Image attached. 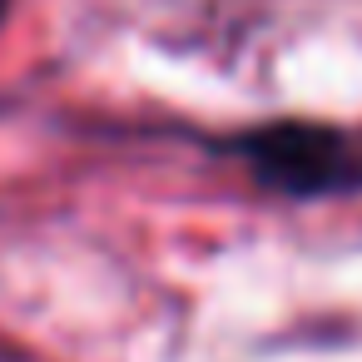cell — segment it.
<instances>
[{
  "mask_svg": "<svg viewBox=\"0 0 362 362\" xmlns=\"http://www.w3.org/2000/svg\"><path fill=\"white\" fill-rule=\"evenodd\" d=\"M258 184L288 199L342 194L362 184V139L332 124H263L228 144Z\"/></svg>",
  "mask_w": 362,
  "mask_h": 362,
  "instance_id": "1",
  "label": "cell"
},
{
  "mask_svg": "<svg viewBox=\"0 0 362 362\" xmlns=\"http://www.w3.org/2000/svg\"><path fill=\"white\" fill-rule=\"evenodd\" d=\"M0 11H6V0H0Z\"/></svg>",
  "mask_w": 362,
  "mask_h": 362,
  "instance_id": "2",
  "label": "cell"
}]
</instances>
